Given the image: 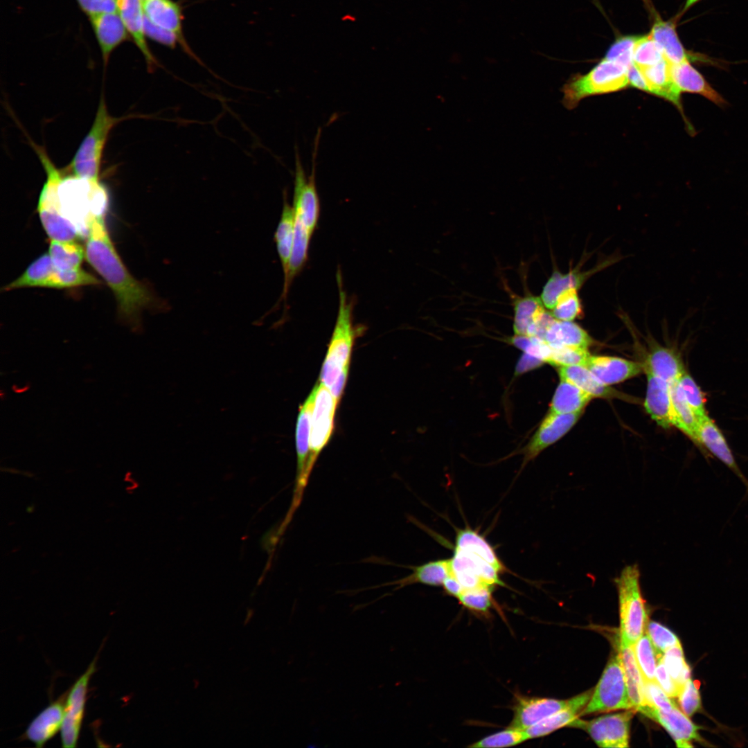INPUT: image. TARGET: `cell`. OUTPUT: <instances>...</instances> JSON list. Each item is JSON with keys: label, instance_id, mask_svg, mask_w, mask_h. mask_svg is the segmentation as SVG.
<instances>
[{"label": "cell", "instance_id": "cell-1", "mask_svg": "<svg viewBox=\"0 0 748 748\" xmlns=\"http://www.w3.org/2000/svg\"><path fill=\"white\" fill-rule=\"evenodd\" d=\"M46 173L39 193L37 211L51 240H73L84 235L90 220L105 213L108 195L100 180L76 176L66 167L58 168L45 149L29 139Z\"/></svg>", "mask_w": 748, "mask_h": 748}, {"label": "cell", "instance_id": "cell-2", "mask_svg": "<svg viewBox=\"0 0 748 748\" xmlns=\"http://www.w3.org/2000/svg\"><path fill=\"white\" fill-rule=\"evenodd\" d=\"M105 213L95 215L87 226L85 258L113 292L120 316L137 326L142 310L154 305L150 290L131 275L118 254L107 231Z\"/></svg>", "mask_w": 748, "mask_h": 748}, {"label": "cell", "instance_id": "cell-3", "mask_svg": "<svg viewBox=\"0 0 748 748\" xmlns=\"http://www.w3.org/2000/svg\"><path fill=\"white\" fill-rule=\"evenodd\" d=\"M341 271L336 279L339 289V306L336 322L326 357L321 372V382L326 386L339 402L344 389L350 355L357 328L353 323L354 303L344 289Z\"/></svg>", "mask_w": 748, "mask_h": 748}, {"label": "cell", "instance_id": "cell-4", "mask_svg": "<svg viewBox=\"0 0 748 748\" xmlns=\"http://www.w3.org/2000/svg\"><path fill=\"white\" fill-rule=\"evenodd\" d=\"M637 564L625 567L615 579L618 596L620 645L632 646L645 632L648 615Z\"/></svg>", "mask_w": 748, "mask_h": 748}, {"label": "cell", "instance_id": "cell-5", "mask_svg": "<svg viewBox=\"0 0 748 748\" xmlns=\"http://www.w3.org/2000/svg\"><path fill=\"white\" fill-rule=\"evenodd\" d=\"M129 116L115 117L107 109L102 93L92 125L84 137L71 161L66 166L73 175L100 180L103 152L111 130Z\"/></svg>", "mask_w": 748, "mask_h": 748}, {"label": "cell", "instance_id": "cell-6", "mask_svg": "<svg viewBox=\"0 0 748 748\" xmlns=\"http://www.w3.org/2000/svg\"><path fill=\"white\" fill-rule=\"evenodd\" d=\"M628 68L603 58L585 75L578 74L564 84L562 103L573 109L583 98L624 89L630 86Z\"/></svg>", "mask_w": 748, "mask_h": 748}, {"label": "cell", "instance_id": "cell-7", "mask_svg": "<svg viewBox=\"0 0 748 748\" xmlns=\"http://www.w3.org/2000/svg\"><path fill=\"white\" fill-rule=\"evenodd\" d=\"M633 709L619 652L612 656L580 716Z\"/></svg>", "mask_w": 748, "mask_h": 748}, {"label": "cell", "instance_id": "cell-8", "mask_svg": "<svg viewBox=\"0 0 748 748\" xmlns=\"http://www.w3.org/2000/svg\"><path fill=\"white\" fill-rule=\"evenodd\" d=\"M337 404L338 401L326 386L321 382L316 385L310 424V452L305 472L308 481L320 452L332 434Z\"/></svg>", "mask_w": 748, "mask_h": 748}, {"label": "cell", "instance_id": "cell-9", "mask_svg": "<svg viewBox=\"0 0 748 748\" xmlns=\"http://www.w3.org/2000/svg\"><path fill=\"white\" fill-rule=\"evenodd\" d=\"M636 711L634 709H630L590 721L576 718L569 726L585 730L600 747H628L631 721Z\"/></svg>", "mask_w": 748, "mask_h": 748}, {"label": "cell", "instance_id": "cell-10", "mask_svg": "<svg viewBox=\"0 0 748 748\" xmlns=\"http://www.w3.org/2000/svg\"><path fill=\"white\" fill-rule=\"evenodd\" d=\"M449 562L450 573L464 589L504 585L501 571L477 554L455 549Z\"/></svg>", "mask_w": 748, "mask_h": 748}, {"label": "cell", "instance_id": "cell-11", "mask_svg": "<svg viewBox=\"0 0 748 748\" xmlns=\"http://www.w3.org/2000/svg\"><path fill=\"white\" fill-rule=\"evenodd\" d=\"M96 658L97 657L68 691L60 729L62 747L64 748H73L77 746L84 717L88 684L91 675L96 670Z\"/></svg>", "mask_w": 748, "mask_h": 748}, {"label": "cell", "instance_id": "cell-12", "mask_svg": "<svg viewBox=\"0 0 748 748\" xmlns=\"http://www.w3.org/2000/svg\"><path fill=\"white\" fill-rule=\"evenodd\" d=\"M315 395L316 386L300 407L297 418L296 427L297 466L293 497L288 509L290 514H294L299 507L309 482L305 478V472L310 452V424Z\"/></svg>", "mask_w": 748, "mask_h": 748}, {"label": "cell", "instance_id": "cell-13", "mask_svg": "<svg viewBox=\"0 0 748 748\" xmlns=\"http://www.w3.org/2000/svg\"><path fill=\"white\" fill-rule=\"evenodd\" d=\"M650 34L659 47L664 58L670 64L684 62L718 64V61L707 55L687 51L678 37L674 22L664 21L658 14H654Z\"/></svg>", "mask_w": 748, "mask_h": 748}, {"label": "cell", "instance_id": "cell-14", "mask_svg": "<svg viewBox=\"0 0 748 748\" xmlns=\"http://www.w3.org/2000/svg\"><path fill=\"white\" fill-rule=\"evenodd\" d=\"M143 8L145 17L150 22L172 33L184 52L197 61L199 60L185 37L182 8L178 2L174 0H145L143 2Z\"/></svg>", "mask_w": 748, "mask_h": 748}, {"label": "cell", "instance_id": "cell-15", "mask_svg": "<svg viewBox=\"0 0 748 748\" xmlns=\"http://www.w3.org/2000/svg\"><path fill=\"white\" fill-rule=\"evenodd\" d=\"M638 711L661 724L671 736L677 747H692V742H702L699 733L700 727L675 706L670 711L664 712L645 705Z\"/></svg>", "mask_w": 748, "mask_h": 748}, {"label": "cell", "instance_id": "cell-16", "mask_svg": "<svg viewBox=\"0 0 748 748\" xmlns=\"http://www.w3.org/2000/svg\"><path fill=\"white\" fill-rule=\"evenodd\" d=\"M582 412L556 413L549 412L524 449V463L535 458L542 451L565 435L577 422Z\"/></svg>", "mask_w": 748, "mask_h": 748}, {"label": "cell", "instance_id": "cell-17", "mask_svg": "<svg viewBox=\"0 0 748 748\" xmlns=\"http://www.w3.org/2000/svg\"><path fill=\"white\" fill-rule=\"evenodd\" d=\"M118 12L135 45L142 53L150 72L160 66L150 51L145 31V14L141 0H116Z\"/></svg>", "mask_w": 748, "mask_h": 748}, {"label": "cell", "instance_id": "cell-18", "mask_svg": "<svg viewBox=\"0 0 748 748\" xmlns=\"http://www.w3.org/2000/svg\"><path fill=\"white\" fill-rule=\"evenodd\" d=\"M89 19L106 66L113 51L131 37L117 11L98 13Z\"/></svg>", "mask_w": 748, "mask_h": 748}, {"label": "cell", "instance_id": "cell-19", "mask_svg": "<svg viewBox=\"0 0 748 748\" xmlns=\"http://www.w3.org/2000/svg\"><path fill=\"white\" fill-rule=\"evenodd\" d=\"M570 702L571 699L560 700L519 695L516 697L514 715L510 727L525 731L547 716L568 706Z\"/></svg>", "mask_w": 748, "mask_h": 748}, {"label": "cell", "instance_id": "cell-20", "mask_svg": "<svg viewBox=\"0 0 748 748\" xmlns=\"http://www.w3.org/2000/svg\"><path fill=\"white\" fill-rule=\"evenodd\" d=\"M647 390L644 407L651 418L661 427H676V418L673 407L670 384L648 371Z\"/></svg>", "mask_w": 748, "mask_h": 748}, {"label": "cell", "instance_id": "cell-21", "mask_svg": "<svg viewBox=\"0 0 748 748\" xmlns=\"http://www.w3.org/2000/svg\"><path fill=\"white\" fill-rule=\"evenodd\" d=\"M585 366L603 384L623 382L641 373L643 364L612 356L590 355Z\"/></svg>", "mask_w": 748, "mask_h": 748}, {"label": "cell", "instance_id": "cell-22", "mask_svg": "<svg viewBox=\"0 0 748 748\" xmlns=\"http://www.w3.org/2000/svg\"><path fill=\"white\" fill-rule=\"evenodd\" d=\"M68 693V691H67ZM67 693L44 709L29 724L24 737L42 747L60 730L64 713Z\"/></svg>", "mask_w": 748, "mask_h": 748}, {"label": "cell", "instance_id": "cell-23", "mask_svg": "<svg viewBox=\"0 0 748 748\" xmlns=\"http://www.w3.org/2000/svg\"><path fill=\"white\" fill-rule=\"evenodd\" d=\"M672 79L683 92L700 95L719 107L727 105L725 99L706 81L702 74L693 67L691 62H684L670 64Z\"/></svg>", "mask_w": 748, "mask_h": 748}, {"label": "cell", "instance_id": "cell-24", "mask_svg": "<svg viewBox=\"0 0 748 748\" xmlns=\"http://www.w3.org/2000/svg\"><path fill=\"white\" fill-rule=\"evenodd\" d=\"M698 422L697 443L704 445L713 455L731 469L742 481L748 491V480L738 467L722 432L708 416Z\"/></svg>", "mask_w": 748, "mask_h": 748}, {"label": "cell", "instance_id": "cell-25", "mask_svg": "<svg viewBox=\"0 0 748 748\" xmlns=\"http://www.w3.org/2000/svg\"><path fill=\"white\" fill-rule=\"evenodd\" d=\"M593 690L581 693L571 699L569 705L554 713L525 730L528 740L540 738L569 724L580 716L589 702Z\"/></svg>", "mask_w": 748, "mask_h": 748}, {"label": "cell", "instance_id": "cell-26", "mask_svg": "<svg viewBox=\"0 0 748 748\" xmlns=\"http://www.w3.org/2000/svg\"><path fill=\"white\" fill-rule=\"evenodd\" d=\"M412 573L397 580L385 582L369 589L393 586V591L399 590L413 584L431 586L442 585L450 573L449 559L430 561L419 566L411 567Z\"/></svg>", "mask_w": 748, "mask_h": 748}, {"label": "cell", "instance_id": "cell-27", "mask_svg": "<svg viewBox=\"0 0 748 748\" xmlns=\"http://www.w3.org/2000/svg\"><path fill=\"white\" fill-rule=\"evenodd\" d=\"M544 340L552 348H587L592 338L578 324L555 319L547 329Z\"/></svg>", "mask_w": 748, "mask_h": 748}, {"label": "cell", "instance_id": "cell-28", "mask_svg": "<svg viewBox=\"0 0 748 748\" xmlns=\"http://www.w3.org/2000/svg\"><path fill=\"white\" fill-rule=\"evenodd\" d=\"M643 371H648L669 384L679 380L685 371L676 353L671 349L656 346L643 363Z\"/></svg>", "mask_w": 748, "mask_h": 748}, {"label": "cell", "instance_id": "cell-29", "mask_svg": "<svg viewBox=\"0 0 748 748\" xmlns=\"http://www.w3.org/2000/svg\"><path fill=\"white\" fill-rule=\"evenodd\" d=\"M294 215L293 206L285 199L283 207L277 225L274 240L277 253L283 271V285L286 283L294 242Z\"/></svg>", "mask_w": 748, "mask_h": 748}, {"label": "cell", "instance_id": "cell-30", "mask_svg": "<svg viewBox=\"0 0 748 748\" xmlns=\"http://www.w3.org/2000/svg\"><path fill=\"white\" fill-rule=\"evenodd\" d=\"M593 273V269L582 272L576 269L566 274L558 271H553L544 286L541 294L540 299L544 306L551 310L561 293L569 288H580Z\"/></svg>", "mask_w": 748, "mask_h": 748}, {"label": "cell", "instance_id": "cell-31", "mask_svg": "<svg viewBox=\"0 0 748 748\" xmlns=\"http://www.w3.org/2000/svg\"><path fill=\"white\" fill-rule=\"evenodd\" d=\"M558 373L560 380L568 381L594 398L618 397L620 393L600 382L591 372L582 365L560 366Z\"/></svg>", "mask_w": 748, "mask_h": 748}, {"label": "cell", "instance_id": "cell-32", "mask_svg": "<svg viewBox=\"0 0 748 748\" xmlns=\"http://www.w3.org/2000/svg\"><path fill=\"white\" fill-rule=\"evenodd\" d=\"M618 648L629 698L632 708L638 711L645 705L644 680L636 661L632 645H619Z\"/></svg>", "mask_w": 748, "mask_h": 748}, {"label": "cell", "instance_id": "cell-33", "mask_svg": "<svg viewBox=\"0 0 748 748\" xmlns=\"http://www.w3.org/2000/svg\"><path fill=\"white\" fill-rule=\"evenodd\" d=\"M594 397L575 384L560 380L553 397L549 412L573 413L582 412Z\"/></svg>", "mask_w": 748, "mask_h": 748}, {"label": "cell", "instance_id": "cell-34", "mask_svg": "<svg viewBox=\"0 0 748 748\" xmlns=\"http://www.w3.org/2000/svg\"><path fill=\"white\" fill-rule=\"evenodd\" d=\"M48 253H44L35 260L15 280L5 286L4 291L25 287H45L46 282L55 270Z\"/></svg>", "mask_w": 748, "mask_h": 748}, {"label": "cell", "instance_id": "cell-35", "mask_svg": "<svg viewBox=\"0 0 748 748\" xmlns=\"http://www.w3.org/2000/svg\"><path fill=\"white\" fill-rule=\"evenodd\" d=\"M676 427L697 443L698 420L688 404L679 380L670 384Z\"/></svg>", "mask_w": 748, "mask_h": 748}, {"label": "cell", "instance_id": "cell-36", "mask_svg": "<svg viewBox=\"0 0 748 748\" xmlns=\"http://www.w3.org/2000/svg\"><path fill=\"white\" fill-rule=\"evenodd\" d=\"M48 254L57 269L69 270L80 267L85 249L73 240H51Z\"/></svg>", "mask_w": 748, "mask_h": 748}, {"label": "cell", "instance_id": "cell-37", "mask_svg": "<svg viewBox=\"0 0 748 748\" xmlns=\"http://www.w3.org/2000/svg\"><path fill=\"white\" fill-rule=\"evenodd\" d=\"M456 549L471 552L504 571V567L490 544L476 531L465 528L458 531L455 540Z\"/></svg>", "mask_w": 748, "mask_h": 748}, {"label": "cell", "instance_id": "cell-38", "mask_svg": "<svg viewBox=\"0 0 748 748\" xmlns=\"http://www.w3.org/2000/svg\"><path fill=\"white\" fill-rule=\"evenodd\" d=\"M632 647L644 682L656 681L657 664L663 654H659L657 652L646 632Z\"/></svg>", "mask_w": 748, "mask_h": 748}, {"label": "cell", "instance_id": "cell-39", "mask_svg": "<svg viewBox=\"0 0 748 748\" xmlns=\"http://www.w3.org/2000/svg\"><path fill=\"white\" fill-rule=\"evenodd\" d=\"M540 298L527 296L515 303L514 331L515 335H526L531 326L545 310Z\"/></svg>", "mask_w": 748, "mask_h": 748}, {"label": "cell", "instance_id": "cell-40", "mask_svg": "<svg viewBox=\"0 0 748 748\" xmlns=\"http://www.w3.org/2000/svg\"><path fill=\"white\" fill-rule=\"evenodd\" d=\"M100 283L97 278L80 267L69 270H60L55 267L48 278L45 288L66 289L96 285Z\"/></svg>", "mask_w": 748, "mask_h": 748}, {"label": "cell", "instance_id": "cell-41", "mask_svg": "<svg viewBox=\"0 0 748 748\" xmlns=\"http://www.w3.org/2000/svg\"><path fill=\"white\" fill-rule=\"evenodd\" d=\"M662 660L666 670L679 686L691 679V668L686 662L682 645L667 649L662 654Z\"/></svg>", "mask_w": 748, "mask_h": 748}, {"label": "cell", "instance_id": "cell-42", "mask_svg": "<svg viewBox=\"0 0 748 748\" xmlns=\"http://www.w3.org/2000/svg\"><path fill=\"white\" fill-rule=\"evenodd\" d=\"M557 320L572 321L580 317L582 308L577 288H569L560 294L553 309L550 310Z\"/></svg>", "mask_w": 748, "mask_h": 748}, {"label": "cell", "instance_id": "cell-43", "mask_svg": "<svg viewBox=\"0 0 748 748\" xmlns=\"http://www.w3.org/2000/svg\"><path fill=\"white\" fill-rule=\"evenodd\" d=\"M662 59V53L650 33L637 36L632 54L633 63L637 68L654 64Z\"/></svg>", "mask_w": 748, "mask_h": 748}, {"label": "cell", "instance_id": "cell-44", "mask_svg": "<svg viewBox=\"0 0 748 748\" xmlns=\"http://www.w3.org/2000/svg\"><path fill=\"white\" fill-rule=\"evenodd\" d=\"M528 740L525 731L509 727L507 729L492 733L469 745L473 748L507 747L520 744Z\"/></svg>", "mask_w": 748, "mask_h": 748}, {"label": "cell", "instance_id": "cell-45", "mask_svg": "<svg viewBox=\"0 0 748 748\" xmlns=\"http://www.w3.org/2000/svg\"><path fill=\"white\" fill-rule=\"evenodd\" d=\"M492 589L493 587L482 586L464 589L458 599L460 603L468 609L486 613L492 607Z\"/></svg>", "mask_w": 748, "mask_h": 748}, {"label": "cell", "instance_id": "cell-46", "mask_svg": "<svg viewBox=\"0 0 748 748\" xmlns=\"http://www.w3.org/2000/svg\"><path fill=\"white\" fill-rule=\"evenodd\" d=\"M552 348V353L547 363L558 367L576 365L585 366L591 355L587 348L570 347Z\"/></svg>", "mask_w": 748, "mask_h": 748}, {"label": "cell", "instance_id": "cell-47", "mask_svg": "<svg viewBox=\"0 0 748 748\" xmlns=\"http://www.w3.org/2000/svg\"><path fill=\"white\" fill-rule=\"evenodd\" d=\"M679 382L688 404L699 422L700 420L707 416L702 393L694 380L686 371L680 376Z\"/></svg>", "mask_w": 748, "mask_h": 748}, {"label": "cell", "instance_id": "cell-48", "mask_svg": "<svg viewBox=\"0 0 748 748\" xmlns=\"http://www.w3.org/2000/svg\"><path fill=\"white\" fill-rule=\"evenodd\" d=\"M645 632L659 654H663L667 649L681 644L675 634L656 621L648 623Z\"/></svg>", "mask_w": 748, "mask_h": 748}, {"label": "cell", "instance_id": "cell-49", "mask_svg": "<svg viewBox=\"0 0 748 748\" xmlns=\"http://www.w3.org/2000/svg\"><path fill=\"white\" fill-rule=\"evenodd\" d=\"M699 681L689 679L682 687L677 696L682 711L688 717L702 710Z\"/></svg>", "mask_w": 748, "mask_h": 748}, {"label": "cell", "instance_id": "cell-50", "mask_svg": "<svg viewBox=\"0 0 748 748\" xmlns=\"http://www.w3.org/2000/svg\"><path fill=\"white\" fill-rule=\"evenodd\" d=\"M637 36H625L609 47L605 59L618 62L629 68L633 64V48Z\"/></svg>", "mask_w": 748, "mask_h": 748}, {"label": "cell", "instance_id": "cell-51", "mask_svg": "<svg viewBox=\"0 0 748 748\" xmlns=\"http://www.w3.org/2000/svg\"><path fill=\"white\" fill-rule=\"evenodd\" d=\"M644 696L645 705L664 712H669L677 706L656 681L644 682Z\"/></svg>", "mask_w": 748, "mask_h": 748}, {"label": "cell", "instance_id": "cell-52", "mask_svg": "<svg viewBox=\"0 0 748 748\" xmlns=\"http://www.w3.org/2000/svg\"><path fill=\"white\" fill-rule=\"evenodd\" d=\"M656 681L670 698H677L680 691L679 686L671 677L662 660L660 657L656 669Z\"/></svg>", "mask_w": 748, "mask_h": 748}, {"label": "cell", "instance_id": "cell-53", "mask_svg": "<svg viewBox=\"0 0 748 748\" xmlns=\"http://www.w3.org/2000/svg\"><path fill=\"white\" fill-rule=\"evenodd\" d=\"M145 31L147 37L170 48H174L178 44L177 37L172 33L155 26L145 16Z\"/></svg>", "mask_w": 748, "mask_h": 748}, {"label": "cell", "instance_id": "cell-54", "mask_svg": "<svg viewBox=\"0 0 748 748\" xmlns=\"http://www.w3.org/2000/svg\"><path fill=\"white\" fill-rule=\"evenodd\" d=\"M81 10L89 17L94 15L117 11L116 0H76Z\"/></svg>", "mask_w": 748, "mask_h": 748}, {"label": "cell", "instance_id": "cell-55", "mask_svg": "<svg viewBox=\"0 0 748 748\" xmlns=\"http://www.w3.org/2000/svg\"><path fill=\"white\" fill-rule=\"evenodd\" d=\"M544 363L540 359L524 353L517 364L515 373L516 375L522 374L540 366Z\"/></svg>", "mask_w": 748, "mask_h": 748}, {"label": "cell", "instance_id": "cell-56", "mask_svg": "<svg viewBox=\"0 0 748 748\" xmlns=\"http://www.w3.org/2000/svg\"><path fill=\"white\" fill-rule=\"evenodd\" d=\"M442 585L448 594L455 596L457 598L464 590L460 582L451 573L445 579Z\"/></svg>", "mask_w": 748, "mask_h": 748}, {"label": "cell", "instance_id": "cell-57", "mask_svg": "<svg viewBox=\"0 0 748 748\" xmlns=\"http://www.w3.org/2000/svg\"><path fill=\"white\" fill-rule=\"evenodd\" d=\"M700 1L701 0H686L684 8L682 9V12H686L687 10H688L690 8H691Z\"/></svg>", "mask_w": 748, "mask_h": 748}, {"label": "cell", "instance_id": "cell-58", "mask_svg": "<svg viewBox=\"0 0 748 748\" xmlns=\"http://www.w3.org/2000/svg\"><path fill=\"white\" fill-rule=\"evenodd\" d=\"M141 1H142V3H143V2L144 1H145V0H141Z\"/></svg>", "mask_w": 748, "mask_h": 748}]
</instances>
